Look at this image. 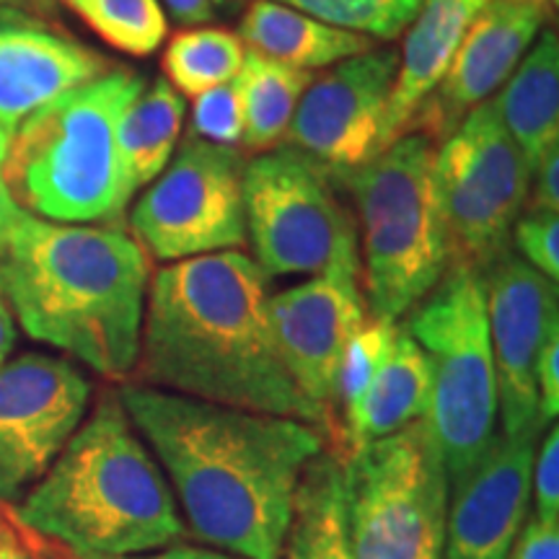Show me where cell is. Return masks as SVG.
Returning <instances> with one entry per match:
<instances>
[{"label":"cell","instance_id":"obj_1","mask_svg":"<svg viewBox=\"0 0 559 559\" xmlns=\"http://www.w3.org/2000/svg\"><path fill=\"white\" fill-rule=\"evenodd\" d=\"M122 407L177 489L190 534L243 559H283L306 464L326 449L319 428L124 383Z\"/></svg>","mask_w":559,"mask_h":559},{"label":"cell","instance_id":"obj_2","mask_svg":"<svg viewBox=\"0 0 559 559\" xmlns=\"http://www.w3.org/2000/svg\"><path fill=\"white\" fill-rule=\"evenodd\" d=\"M135 383L223 407L290 417L334 443L330 417L285 368L267 275L243 251H215L151 275Z\"/></svg>","mask_w":559,"mask_h":559},{"label":"cell","instance_id":"obj_3","mask_svg":"<svg viewBox=\"0 0 559 559\" xmlns=\"http://www.w3.org/2000/svg\"><path fill=\"white\" fill-rule=\"evenodd\" d=\"M151 257L128 230L21 213L0 243V296L32 340L104 379H130L140 353Z\"/></svg>","mask_w":559,"mask_h":559},{"label":"cell","instance_id":"obj_4","mask_svg":"<svg viewBox=\"0 0 559 559\" xmlns=\"http://www.w3.org/2000/svg\"><path fill=\"white\" fill-rule=\"evenodd\" d=\"M13 515L39 539L88 559L138 557L190 536L171 485L132 428L117 389L104 391Z\"/></svg>","mask_w":559,"mask_h":559},{"label":"cell","instance_id":"obj_5","mask_svg":"<svg viewBox=\"0 0 559 559\" xmlns=\"http://www.w3.org/2000/svg\"><path fill=\"white\" fill-rule=\"evenodd\" d=\"M143 88L135 70L109 68L26 117L0 169L19 207L55 223L117 226L132 200L120 160V120Z\"/></svg>","mask_w":559,"mask_h":559},{"label":"cell","instance_id":"obj_6","mask_svg":"<svg viewBox=\"0 0 559 559\" xmlns=\"http://www.w3.org/2000/svg\"><path fill=\"white\" fill-rule=\"evenodd\" d=\"M432 160L436 145L407 132L337 181L358 205L362 285L379 317H407L449 272Z\"/></svg>","mask_w":559,"mask_h":559},{"label":"cell","instance_id":"obj_7","mask_svg":"<svg viewBox=\"0 0 559 559\" xmlns=\"http://www.w3.org/2000/svg\"><path fill=\"white\" fill-rule=\"evenodd\" d=\"M407 317L404 330L430 362L428 423L453 485L485 453L498 423V379L479 272L449 267Z\"/></svg>","mask_w":559,"mask_h":559},{"label":"cell","instance_id":"obj_8","mask_svg":"<svg viewBox=\"0 0 559 559\" xmlns=\"http://www.w3.org/2000/svg\"><path fill=\"white\" fill-rule=\"evenodd\" d=\"M342 464L353 559H443L451 481L428 417Z\"/></svg>","mask_w":559,"mask_h":559},{"label":"cell","instance_id":"obj_9","mask_svg":"<svg viewBox=\"0 0 559 559\" xmlns=\"http://www.w3.org/2000/svg\"><path fill=\"white\" fill-rule=\"evenodd\" d=\"M243 218L257 264L267 277L321 275L358 267V226L317 160L280 145L243 169Z\"/></svg>","mask_w":559,"mask_h":559},{"label":"cell","instance_id":"obj_10","mask_svg":"<svg viewBox=\"0 0 559 559\" xmlns=\"http://www.w3.org/2000/svg\"><path fill=\"white\" fill-rule=\"evenodd\" d=\"M449 267L485 272L510 251V234L526 207L531 171L489 99L464 117L432 160Z\"/></svg>","mask_w":559,"mask_h":559},{"label":"cell","instance_id":"obj_11","mask_svg":"<svg viewBox=\"0 0 559 559\" xmlns=\"http://www.w3.org/2000/svg\"><path fill=\"white\" fill-rule=\"evenodd\" d=\"M243 160L234 145L187 135L130 215L135 241L158 262L247 247Z\"/></svg>","mask_w":559,"mask_h":559},{"label":"cell","instance_id":"obj_12","mask_svg":"<svg viewBox=\"0 0 559 559\" xmlns=\"http://www.w3.org/2000/svg\"><path fill=\"white\" fill-rule=\"evenodd\" d=\"M94 386L73 362L26 353L0 366V502L16 506L86 419Z\"/></svg>","mask_w":559,"mask_h":559},{"label":"cell","instance_id":"obj_13","mask_svg":"<svg viewBox=\"0 0 559 559\" xmlns=\"http://www.w3.org/2000/svg\"><path fill=\"white\" fill-rule=\"evenodd\" d=\"M400 70L391 47L353 55L311 79L300 96L285 143L309 156L337 185L383 151V115Z\"/></svg>","mask_w":559,"mask_h":559},{"label":"cell","instance_id":"obj_14","mask_svg":"<svg viewBox=\"0 0 559 559\" xmlns=\"http://www.w3.org/2000/svg\"><path fill=\"white\" fill-rule=\"evenodd\" d=\"M479 280L485 290L502 432L536 438L544 425L534 370L542 345L559 330L557 283L510 251L489 264Z\"/></svg>","mask_w":559,"mask_h":559},{"label":"cell","instance_id":"obj_15","mask_svg":"<svg viewBox=\"0 0 559 559\" xmlns=\"http://www.w3.org/2000/svg\"><path fill=\"white\" fill-rule=\"evenodd\" d=\"M368 317L362 270L332 267L306 283L270 296V321L285 368L309 400L330 417L340 456L342 436L332 412L334 373L347 342Z\"/></svg>","mask_w":559,"mask_h":559},{"label":"cell","instance_id":"obj_16","mask_svg":"<svg viewBox=\"0 0 559 559\" xmlns=\"http://www.w3.org/2000/svg\"><path fill=\"white\" fill-rule=\"evenodd\" d=\"M544 19L547 9L542 5L487 0L461 37L445 75L412 115L404 135L417 132L436 148L451 138L472 109L492 99L506 86L523 55L542 34Z\"/></svg>","mask_w":559,"mask_h":559},{"label":"cell","instance_id":"obj_17","mask_svg":"<svg viewBox=\"0 0 559 559\" xmlns=\"http://www.w3.org/2000/svg\"><path fill=\"white\" fill-rule=\"evenodd\" d=\"M534 436H495L453 481L443 559H506L531 506Z\"/></svg>","mask_w":559,"mask_h":559},{"label":"cell","instance_id":"obj_18","mask_svg":"<svg viewBox=\"0 0 559 559\" xmlns=\"http://www.w3.org/2000/svg\"><path fill=\"white\" fill-rule=\"evenodd\" d=\"M111 66L45 16L0 9V124L11 132L34 111Z\"/></svg>","mask_w":559,"mask_h":559},{"label":"cell","instance_id":"obj_19","mask_svg":"<svg viewBox=\"0 0 559 559\" xmlns=\"http://www.w3.org/2000/svg\"><path fill=\"white\" fill-rule=\"evenodd\" d=\"M487 0H423L407 26L386 115H383V148L404 135L407 124L449 70L461 37Z\"/></svg>","mask_w":559,"mask_h":559},{"label":"cell","instance_id":"obj_20","mask_svg":"<svg viewBox=\"0 0 559 559\" xmlns=\"http://www.w3.org/2000/svg\"><path fill=\"white\" fill-rule=\"evenodd\" d=\"M492 102L534 174L547 151L559 145V41L555 32L539 34Z\"/></svg>","mask_w":559,"mask_h":559},{"label":"cell","instance_id":"obj_21","mask_svg":"<svg viewBox=\"0 0 559 559\" xmlns=\"http://www.w3.org/2000/svg\"><path fill=\"white\" fill-rule=\"evenodd\" d=\"M236 34L247 50L309 73L376 47V39L334 29L275 0H251Z\"/></svg>","mask_w":559,"mask_h":559},{"label":"cell","instance_id":"obj_22","mask_svg":"<svg viewBox=\"0 0 559 559\" xmlns=\"http://www.w3.org/2000/svg\"><path fill=\"white\" fill-rule=\"evenodd\" d=\"M285 559H353L347 536L345 464L324 449L300 474Z\"/></svg>","mask_w":559,"mask_h":559},{"label":"cell","instance_id":"obj_23","mask_svg":"<svg viewBox=\"0 0 559 559\" xmlns=\"http://www.w3.org/2000/svg\"><path fill=\"white\" fill-rule=\"evenodd\" d=\"M430 396L432 373L428 355L412 340V334L400 326L386 362L360 404L347 459L370 440L386 438L391 432L428 417Z\"/></svg>","mask_w":559,"mask_h":559},{"label":"cell","instance_id":"obj_24","mask_svg":"<svg viewBox=\"0 0 559 559\" xmlns=\"http://www.w3.org/2000/svg\"><path fill=\"white\" fill-rule=\"evenodd\" d=\"M187 102L166 79L145 86L120 120V160L128 187L135 194L166 169L177 151Z\"/></svg>","mask_w":559,"mask_h":559},{"label":"cell","instance_id":"obj_25","mask_svg":"<svg viewBox=\"0 0 559 559\" xmlns=\"http://www.w3.org/2000/svg\"><path fill=\"white\" fill-rule=\"evenodd\" d=\"M236 79H239L243 104L241 145L254 153L277 148L290 128L300 96L311 83L313 73L247 50Z\"/></svg>","mask_w":559,"mask_h":559},{"label":"cell","instance_id":"obj_26","mask_svg":"<svg viewBox=\"0 0 559 559\" xmlns=\"http://www.w3.org/2000/svg\"><path fill=\"white\" fill-rule=\"evenodd\" d=\"M247 58L241 37L221 26H187L166 45L160 68L164 79L181 96H200L205 91L234 81Z\"/></svg>","mask_w":559,"mask_h":559},{"label":"cell","instance_id":"obj_27","mask_svg":"<svg viewBox=\"0 0 559 559\" xmlns=\"http://www.w3.org/2000/svg\"><path fill=\"white\" fill-rule=\"evenodd\" d=\"M400 324L396 319L368 313L360 330L347 342L342 353L337 373H334V394H332V412L337 419V428L342 436L340 461L347 459L349 443H353L355 423H358L360 404L366 400L370 383L376 381L379 370L386 362L391 347H394Z\"/></svg>","mask_w":559,"mask_h":559},{"label":"cell","instance_id":"obj_28","mask_svg":"<svg viewBox=\"0 0 559 559\" xmlns=\"http://www.w3.org/2000/svg\"><path fill=\"white\" fill-rule=\"evenodd\" d=\"M91 32L132 58H148L169 37L160 0H62Z\"/></svg>","mask_w":559,"mask_h":559},{"label":"cell","instance_id":"obj_29","mask_svg":"<svg viewBox=\"0 0 559 559\" xmlns=\"http://www.w3.org/2000/svg\"><path fill=\"white\" fill-rule=\"evenodd\" d=\"M334 29L368 39H396L415 21L423 0H275Z\"/></svg>","mask_w":559,"mask_h":559},{"label":"cell","instance_id":"obj_30","mask_svg":"<svg viewBox=\"0 0 559 559\" xmlns=\"http://www.w3.org/2000/svg\"><path fill=\"white\" fill-rule=\"evenodd\" d=\"M190 135L207 143L234 145L243 138V104L239 79L221 83V86L194 96Z\"/></svg>","mask_w":559,"mask_h":559},{"label":"cell","instance_id":"obj_31","mask_svg":"<svg viewBox=\"0 0 559 559\" xmlns=\"http://www.w3.org/2000/svg\"><path fill=\"white\" fill-rule=\"evenodd\" d=\"M510 239L521 251V260L531 264L551 283L559 277V221L557 213H521Z\"/></svg>","mask_w":559,"mask_h":559},{"label":"cell","instance_id":"obj_32","mask_svg":"<svg viewBox=\"0 0 559 559\" xmlns=\"http://www.w3.org/2000/svg\"><path fill=\"white\" fill-rule=\"evenodd\" d=\"M534 500H536V519H559V430L551 425V430L544 436L539 453L534 456Z\"/></svg>","mask_w":559,"mask_h":559},{"label":"cell","instance_id":"obj_33","mask_svg":"<svg viewBox=\"0 0 559 559\" xmlns=\"http://www.w3.org/2000/svg\"><path fill=\"white\" fill-rule=\"evenodd\" d=\"M536 394H539V417L547 428L559 415V330H555L544 342L536 358Z\"/></svg>","mask_w":559,"mask_h":559},{"label":"cell","instance_id":"obj_34","mask_svg":"<svg viewBox=\"0 0 559 559\" xmlns=\"http://www.w3.org/2000/svg\"><path fill=\"white\" fill-rule=\"evenodd\" d=\"M506 559H559V519H531L523 523Z\"/></svg>","mask_w":559,"mask_h":559},{"label":"cell","instance_id":"obj_35","mask_svg":"<svg viewBox=\"0 0 559 559\" xmlns=\"http://www.w3.org/2000/svg\"><path fill=\"white\" fill-rule=\"evenodd\" d=\"M531 198L523 213H559V145L547 151L536 171L531 174Z\"/></svg>","mask_w":559,"mask_h":559},{"label":"cell","instance_id":"obj_36","mask_svg":"<svg viewBox=\"0 0 559 559\" xmlns=\"http://www.w3.org/2000/svg\"><path fill=\"white\" fill-rule=\"evenodd\" d=\"M0 559H45L41 544L32 542V531L24 528L16 521V515H9L0 502Z\"/></svg>","mask_w":559,"mask_h":559},{"label":"cell","instance_id":"obj_37","mask_svg":"<svg viewBox=\"0 0 559 559\" xmlns=\"http://www.w3.org/2000/svg\"><path fill=\"white\" fill-rule=\"evenodd\" d=\"M55 559H88V557H79L73 551H60ZM117 559H243L236 555H228V551L221 549H205V547H192V544H171V547L156 551V555L148 557H117Z\"/></svg>","mask_w":559,"mask_h":559},{"label":"cell","instance_id":"obj_38","mask_svg":"<svg viewBox=\"0 0 559 559\" xmlns=\"http://www.w3.org/2000/svg\"><path fill=\"white\" fill-rule=\"evenodd\" d=\"M164 5L181 26H202L215 16V0H164Z\"/></svg>","mask_w":559,"mask_h":559},{"label":"cell","instance_id":"obj_39","mask_svg":"<svg viewBox=\"0 0 559 559\" xmlns=\"http://www.w3.org/2000/svg\"><path fill=\"white\" fill-rule=\"evenodd\" d=\"M21 213H24V207H19V202L13 200V194L9 192V187H5L3 177H0V243L5 241V236H9L11 226L16 223Z\"/></svg>","mask_w":559,"mask_h":559},{"label":"cell","instance_id":"obj_40","mask_svg":"<svg viewBox=\"0 0 559 559\" xmlns=\"http://www.w3.org/2000/svg\"><path fill=\"white\" fill-rule=\"evenodd\" d=\"M13 342H16V326H13V317H11V309L5 306L3 296H0V366H3L5 360H9L11 349H13Z\"/></svg>","mask_w":559,"mask_h":559},{"label":"cell","instance_id":"obj_41","mask_svg":"<svg viewBox=\"0 0 559 559\" xmlns=\"http://www.w3.org/2000/svg\"><path fill=\"white\" fill-rule=\"evenodd\" d=\"M0 9H24L34 13H50L55 0H0Z\"/></svg>","mask_w":559,"mask_h":559},{"label":"cell","instance_id":"obj_42","mask_svg":"<svg viewBox=\"0 0 559 559\" xmlns=\"http://www.w3.org/2000/svg\"><path fill=\"white\" fill-rule=\"evenodd\" d=\"M9 143H11V132L0 124V169H3L5 153H9Z\"/></svg>","mask_w":559,"mask_h":559},{"label":"cell","instance_id":"obj_43","mask_svg":"<svg viewBox=\"0 0 559 559\" xmlns=\"http://www.w3.org/2000/svg\"><path fill=\"white\" fill-rule=\"evenodd\" d=\"M513 3H531V5H542V9H549V0H513ZM555 3V0H551Z\"/></svg>","mask_w":559,"mask_h":559}]
</instances>
